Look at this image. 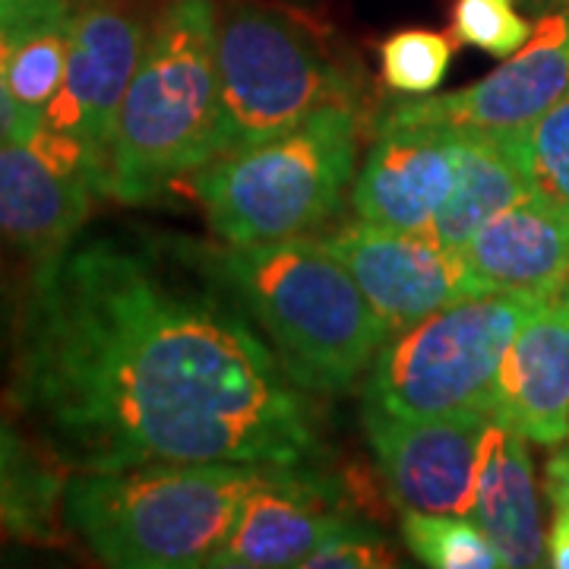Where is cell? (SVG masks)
Wrapping results in <instances>:
<instances>
[{
  "instance_id": "cell-1",
  "label": "cell",
  "mask_w": 569,
  "mask_h": 569,
  "mask_svg": "<svg viewBox=\"0 0 569 569\" xmlns=\"http://www.w3.org/2000/svg\"><path fill=\"white\" fill-rule=\"evenodd\" d=\"M3 396L67 471L323 452L310 392L159 238L77 241L29 276Z\"/></svg>"
},
{
  "instance_id": "cell-2",
  "label": "cell",
  "mask_w": 569,
  "mask_h": 569,
  "mask_svg": "<svg viewBox=\"0 0 569 569\" xmlns=\"http://www.w3.org/2000/svg\"><path fill=\"white\" fill-rule=\"evenodd\" d=\"M159 244L216 284L263 336L288 377L313 396L348 392L387 342V326L361 284L320 238L260 244L159 238Z\"/></svg>"
},
{
  "instance_id": "cell-3",
  "label": "cell",
  "mask_w": 569,
  "mask_h": 569,
  "mask_svg": "<svg viewBox=\"0 0 569 569\" xmlns=\"http://www.w3.org/2000/svg\"><path fill=\"white\" fill-rule=\"evenodd\" d=\"M216 17L212 0H164L152 17L114 123L104 197L152 203L222 156Z\"/></svg>"
},
{
  "instance_id": "cell-4",
  "label": "cell",
  "mask_w": 569,
  "mask_h": 569,
  "mask_svg": "<svg viewBox=\"0 0 569 569\" xmlns=\"http://www.w3.org/2000/svg\"><path fill=\"white\" fill-rule=\"evenodd\" d=\"M266 468L263 462H146L118 471H70L63 522L104 567H209Z\"/></svg>"
},
{
  "instance_id": "cell-5",
  "label": "cell",
  "mask_w": 569,
  "mask_h": 569,
  "mask_svg": "<svg viewBox=\"0 0 569 569\" xmlns=\"http://www.w3.org/2000/svg\"><path fill=\"white\" fill-rule=\"evenodd\" d=\"M358 133L355 104H326L279 137L200 168L193 193L212 234L260 244L323 228L358 174Z\"/></svg>"
},
{
  "instance_id": "cell-6",
  "label": "cell",
  "mask_w": 569,
  "mask_h": 569,
  "mask_svg": "<svg viewBox=\"0 0 569 569\" xmlns=\"http://www.w3.org/2000/svg\"><path fill=\"white\" fill-rule=\"evenodd\" d=\"M222 156L272 140L326 104H355L361 80L298 13L224 0L216 17Z\"/></svg>"
},
{
  "instance_id": "cell-7",
  "label": "cell",
  "mask_w": 569,
  "mask_h": 569,
  "mask_svg": "<svg viewBox=\"0 0 569 569\" xmlns=\"http://www.w3.org/2000/svg\"><path fill=\"white\" fill-rule=\"evenodd\" d=\"M550 301L531 291L471 295L392 332L365 373V411L406 421L490 415L509 342Z\"/></svg>"
},
{
  "instance_id": "cell-8",
  "label": "cell",
  "mask_w": 569,
  "mask_h": 569,
  "mask_svg": "<svg viewBox=\"0 0 569 569\" xmlns=\"http://www.w3.org/2000/svg\"><path fill=\"white\" fill-rule=\"evenodd\" d=\"M99 171L73 137L39 127L32 140L0 146V250L29 276L58 263L80 241Z\"/></svg>"
},
{
  "instance_id": "cell-9",
  "label": "cell",
  "mask_w": 569,
  "mask_h": 569,
  "mask_svg": "<svg viewBox=\"0 0 569 569\" xmlns=\"http://www.w3.org/2000/svg\"><path fill=\"white\" fill-rule=\"evenodd\" d=\"M149 29L152 20H146L140 0H70L63 86L41 127L61 130L89 152L102 197L118 111L142 61Z\"/></svg>"
},
{
  "instance_id": "cell-10",
  "label": "cell",
  "mask_w": 569,
  "mask_h": 569,
  "mask_svg": "<svg viewBox=\"0 0 569 569\" xmlns=\"http://www.w3.org/2000/svg\"><path fill=\"white\" fill-rule=\"evenodd\" d=\"M320 241L361 284L389 336L452 301L481 295L462 250L427 231H396L358 219Z\"/></svg>"
},
{
  "instance_id": "cell-11",
  "label": "cell",
  "mask_w": 569,
  "mask_h": 569,
  "mask_svg": "<svg viewBox=\"0 0 569 569\" xmlns=\"http://www.w3.org/2000/svg\"><path fill=\"white\" fill-rule=\"evenodd\" d=\"M569 89V13H548L531 39L503 63L459 92L389 104L377 127L447 123L459 130H529Z\"/></svg>"
},
{
  "instance_id": "cell-12",
  "label": "cell",
  "mask_w": 569,
  "mask_h": 569,
  "mask_svg": "<svg viewBox=\"0 0 569 569\" xmlns=\"http://www.w3.org/2000/svg\"><path fill=\"white\" fill-rule=\"evenodd\" d=\"M466 159V130L447 123L377 127V142L351 183L361 222L396 231H433Z\"/></svg>"
},
{
  "instance_id": "cell-13",
  "label": "cell",
  "mask_w": 569,
  "mask_h": 569,
  "mask_svg": "<svg viewBox=\"0 0 569 569\" xmlns=\"http://www.w3.org/2000/svg\"><path fill=\"white\" fill-rule=\"evenodd\" d=\"M490 415H447L406 421L365 411V430L383 488L399 509L468 516L478 452Z\"/></svg>"
},
{
  "instance_id": "cell-14",
  "label": "cell",
  "mask_w": 569,
  "mask_h": 569,
  "mask_svg": "<svg viewBox=\"0 0 569 569\" xmlns=\"http://www.w3.org/2000/svg\"><path fill=\"white\" fill-rule=\"evenodd\" d=\"M346 516L339 485L332 478L307 466H269L263 478L247 490L209 567H301L307 553Z\"/></svg>"
},
{
  "instance_id": "cell-15",
  "label": "cell",
  "mask_w": 569,
  "mask_h": 569,
  "mask_svg": "<svg viewBox=\"0 0 569 569\" xmlns=\"http://www.w3.org/2000/svg\"><path fill=\"white\" fill-rule=\"evenodd\" d=\"M490 418L541 447L569 437V307L560 298L531 313L509 342Z\"/></svg>"
},
{
  "instance_id": "cell-16",
  "label": "cell",
  "mask_w": 569,
  "mask_h": 569,
  "mask_svg": "<svg viewBox=\"0 0 569 569\" xmlns=\"http://www.w3.org/2000/svg\"><path fill=\"white\" fill-rule=\"evenodd\" d=\"M481 295L531 291L557 298L569 279V206L529 193L493 216L466 247Z\"/></svg>"
},
{
  "instance_id": "cell-17",
  "label": "cell",
  "mask_w": 569,
  "mask_h": 569,
  "mask_svg": "<svg viewBox=\"0 0 569 569\" xmlns=\"http://www.w3.org/2000/svg\"><path fill=\"white\" fill-rule=\"evenodd\" d=\"M468 519L493 541L507 567L526 569L545 563L548 531L541 526L529 440L516 427L493 418L481 437Z\"/></svg>"
},
{
  "instance_id": "cell-18",
  "label": "cell",
  "mask_w": 569,
  "mask_h": 569,
  "mask_svg": "<svg viewBox=\"0 0 569 569\" xmlns=\"http://www.w3.org/2000/svg\"><path fill=\"white\" fill-rule=\"evenodd\" d=\"M70 471L0 415V545L63 548L70 529L63 522V490Z\"/></svg>"
},
{
  "instance_id": "cell-19",
  "label": "cell",
  "mask_w": 569,
  "mask_h": 569,
  "mask_svg": "<svg viewBox=\"0 0 569 569\" xmlns=\"http://www.w3.org/2000/svg\"><path fill=\"white\" fill-rule=\"evenodd\" d=\"M535 193L526 130H466V159L456 190L433 224V238L462 247L503 209Z\"/></svg>"
},
{
  "instance_id": "cell-20",
  "label": "cell",
  "mask_w": 569,
  "mask_h": 569,
  "mask_svg": "<svg viewBox=\"0 0 569 569\" xmlns=\"http://www.w3.org/2000/svg\"><path fill=\"white\" fill-rule=\"evenodd\" d=\"M7 82L20 108L39 123L58 99L70 48V0H17L3 17Z\"/></svg>"
},
{
  "instance_id": "cell-21",
  "label": "cell",
  "mask_w": 569,
  "mask_h": 569,
  "mask_svg": "<svg viewBox=\"0 0 569 569\" xmlns=\"http://www.w3.org/2000/svg\"><path fill=\"white\" fill-rule=\"evenodd\" d=\"M402 538L418 563L433 569H503V557L468 516L402 509Z\"/></svg>"
},
{
  "instance_id": "cell-22",
  "label": "cell",
  "mask_w": 569,
  "mask_h": 569,
  "mask_svg": "<svg viewBox=\"0 0 569 569\" xmlns=\"http://www.w3.org/2000/svg\"><path fill=\"white\" fill-rule=\"evenodd\" d=\"M452 41L430 29H402L380 44L383 80L406 96H427L447 80Z\"/></svg>"
},
{
  "instance_id": "cell-23",
  "label": "cell",
  "mask_w": 569,
  "mask_h": 569,
  "mask_svg": "<svg viewBox=\"0 0 569 569\" xmlns=\"http://www.w3.org/2000/svg\"><path fill=\"white\" fill-rule=\"evenodd\" d=\"M531 26L519 10L516 0H456L452 3V36L481 48L493 58L516 54L531 39Z\"/></svg>"
},
{
  "instance_id": "cell-24",
  "label": "cell",
  "mask_w": 569,
  "mask_h": 569,
  "mask_svg": "<svg viewBox=\"0 0 569 569\" xmlns=\"http://www.w3.org/2000/svg\"><path fill=\"white\" fill-rule=\"evenodd\" d=\"M526 156L535 190L569 206V89L526 130Z\"/></svg>"
},
{
  "instance_id": "cell-25",
  "label": "cell",
  "mask_w": 569,
  "mask_h": 569,
  "mask_svg": "<svg viewBox=\"0 0 569 569\" xmlns=\"http://www.w3.org/2000/svg\"><path fill=\"white\" fill-rule=\"evenodd\" d=\"M396 550L367 522L346 516L336 529L326 535L317 548L305 557V569H380L396 567Z\"/></svg>"
},
{
  "instance_id": "cell-26",
  "label": "cell",
  "mask_w": 569,
  "mask_h": 569,
  "mask_svg": "<svg viewBox=\"0 0 569 569\" xmlns=\"http://www.w3.org/2000/svg\"><path fill=\"white\" fill-rule=\"evenodd\" d=\"M36 130H39V123L22 111L20 102L10 92V82H7V48H3V29H0V146L32 140Z\"/></svg>"
},
{
  "instance_id": "cell-27",
  "label": "cell",
  "mask_w": 569,
  "mask_h": 569,
  "mask_svg": "<svg viewBox=\"0 0 569 569\" xmlns=\"http://www.w3.org/2000/svg\"><path fill=\"white\" fill-rule=\"evenodd\" d=\"M545 493L553 507L569 503V443L553 449L545 462Z\"/></svg>"
},
{
  "instance_id": "cell-28",
  "label": "cell",
  "mask_w": 569,
  "mask_h": 569,
  "mask_svg": "<svg viewBox=\"0 0 569 569\" xmlns=\"http://www.w3.org/2000/svg\"><path fill=\"white\" fill-rule=\"evenodd\" d=\"M545 563L557 569H569V503L553 507V522L548 531Z\"/></svg>"
},
{
  "instance_id": "cell-29",
  "label": "cell",
  "mask_w": 569,
  "mask_h": 569,
  "mask_svg": "<svg viewBox=\"0 0 569 569\" xmlns=\"http://www.w3.org/2000/svg\"><path fill=\"white\" fill-rule=\"evenodd\" d=\"M17 313H20V305H10V288L3 282V269H0V348H7V351L13 346Z\"/></svg>"
},
{
  "instance_id": "cell-30",
  "label": "cell",
  "mask_w": 569,
  "mask_h": 569,
  "mask_svg": "<svg viewBox=\"0 0 569 569\" xmlns=\"http://www.w3.org/2000/svg\"><path fill=\"white\" fill-rule=\"evenodd\" d=\"M522 7H529L531 13L548 17V13H569V0H519Z\"/></svg>"
},
{
  "instance_id": "cell-31",
  "label": "cell",
  "mask_w": 569,
  "mask_h": 569,
  "mask_svg": "<svg viewBox=\"0 0 569 569\" xmlns=\"http://www.w3.org/2000/svg\"><path fill=\"white\" fill-rule=\"evenodd\" d=\"M557 298H560V301H563V305L569 307V279H567V284L560 288V295H557Z\"/></svg>"
},
{
  "instance_id": "cell-32",
  "label": "cell",
  "mask_w": 569,
  "mask_h": 569,
  "mask_svg": "<svg viewBox=\"0 0 569 569\" xmlns=\"http://www.w3.org/2000/svg\"><path fill=\"white\" fill-rule=\"evenodd\" d=\"M13 3H17V0H0V17H3V13H7V10L13 7Z\"/></svg>"
}]
</instances>
